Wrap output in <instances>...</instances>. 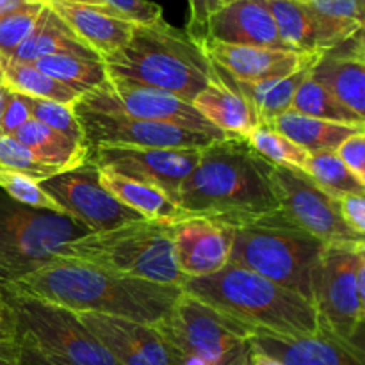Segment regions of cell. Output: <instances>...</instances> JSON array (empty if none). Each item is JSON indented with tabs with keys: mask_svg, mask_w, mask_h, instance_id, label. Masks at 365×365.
<instances>
[{
	"mask_svg": "<svg viewBox=\"0 0 365 365\" xmlns=\"http://www.w3.org/2000/svg\"><path fill=\"white\" fill-rule=\"evenodd\" d=\"M38 184L63 209L64 214L84 225L91 234L146 220L139 212L118 202L103 187L98 168L91 163L61 171Z\"/></svg>",
	"mask_w": 365,
	"mask_h": 365,
	"instance_id": "cell-13",
	"label": "cell"
},
{
	"mask_svg": "<svg viewBox=\"0 0 365 365\" xmlns=\"http://www.w3.org/2000/svg\"><path fill=\"white\" fill-rule=\"evenodd\" d=\"M27 102L29 110H31V120L46 125L52 130L66 135L71 141L86 145L84 134H82L81 125H78L77 118H75L73 107L64 106V103L50 102V100L32 98V96H27Z\"/></svg>",
	"mask_w": 365,
	"mask_h": 365,
	"instance_id": "cell-37",
	"label": "cell"
},
{
	"mask_svg": "<svg viewBox=\"0 0 365 365\" xmlns=\"http://www.w3.org/2000/svg\"><path fill=\"white\" fill-rule=\"evenodd\" d=\"M109 7L135 25H148L163 18L159 4L150 0H103Z\"/></svg>",
	"mask_w": 365,
	"mask_h": 365,
	"instance_id": "cell-41",
	"label": "cell"
},
{
	"mask_svg": "<svg viewBox=\"0 0 365 365\" xmlns=\"http://www.w3.org/2000/svg\"><path fill=\"white\" fill-rule=\"evenodd\" d=\"M230 2H234V0H223V4H225V6H227V4H230Z\"/></svg>",
	"mask_w": 365,
	"mask_h": 365,
	"instance_id": "cell-56",
	"label": "cell"
},
{
	"mask_svg": "<svg viewBox=\"0 0 365 365\" xmlns=\"http://www.w3.org/2000/svg\"><path fill=\"white\" fill-rule=\"evenodd\" d=\"M32 64L48 77L77 91L81 96L95 91L109 81L106 64L100 57L93 59L78 56H46Z\"/></svg>",
	"mask_w": 365,
	"mask_h": 365,
	"instance_id": "cell-32",
	"label": "cell"
},
{
	"mask_svg": "<svg viewBox=\"0 0 365 365\" xmlns=\"http://www.w3.org/2000/svg\"><path fill=\"white\" fill-rule=\"evenodd\" d=\"M9 95H11V89L7 88L6 84H0V118H2L4 109H6L7 100H9Z\"/></svg>",
	"mask_w": 365,
	"mask_h": 365,
	"instance_id": "cell-52",
	"label": "cell"
},
{
	"mask_svg": "<svg viewBox=\"0 0 365 365\" xmlns=\"http://www.w3.org/2000/svg\"><path fill=\"white\" fill-rule=\"evenodd\" d=\"M296 2H303V4H310L312 0H296Z\"/></svg>",
	"mask_w": 365,
	"mask_h": 365,
	"instance_id": "cell-55",
	"label": "cell"
},
{
	"mask_svg": "<svg viewBox=\"0 0 365 365\" xmlns=\"http://www.w3.org/2000/svg\"><path fill=\"white\" fill-rule=\"evenodd\" d=\"M29 120H31V110H29L27 96L11 91L6 109L0 118V134L13 135Z\"/></svg>",
	"mask_w": 365,
	"mask_h": 365,
	"instance_id": "cell-43",
	"label": "cell"
},
{
	"mask_svg": "<svg viewBox=\"0 0 365 365\" xmlns=\"http://www.w3.org/2000/svg\"><path fill=\"white\" fill-rule=\"evenodd\" d=\"M102 61L109 81L160 89L185 102H192L216 77L205 50L163 18L135 25L127 45Z\"/></svg>",
	"mask_w": 365,
	"mask_h": 365,
	"instance_id": "cell-3",
	"label": "cell"
},
{
	"mask_svg": "<svg viewBox=\"0 0 365 365\" xmlns=\"http://www.w3.org/2000/svg\"><path fill=\"white\" fill-rule=\"evenodd\" d=\"M0 189L6 192L14 202L24 203V205L36 207V209L53 210V212H63L59 205L39 187V184L25 175L16 173L0 168ZM64 214V212H63Z\"/></svg>",
	"mask_w": 365,
	"mask_h": 365,
	"instance_id": "cell-39",
	"label": "cell"
},
{
	"mask_svg": "<svg viewBox=\"0 0 365 365\" xmlns=\"http://www.w3.org/2000/svg\"><path fill=\"white\" fill-rule=\"evenodd\" d=\"M77 316L120 365H173L177 351L150 324L93 312Z\"/></svg>",
	"mask_w": 365,
	"mask_h": 365,
	"instance_id": "cell-16",
	"label": "cell"
},
{
	"mask_svg": "<svg viewBox=\"0 0 365 365\" xmlns=\"http://www.w3.org/2000/svg\"><path fill=\"white\" fill-rule=\"evenodd\" d=\"M11 287L73 312L123 317L150 327L163 321L182 294L178 285L123 277L71 259L48 264Z\"/></svg>",
	"mask_w": 365,
	"mask_h": 365,
	"instance_id": "cell-2",
	"label": "cell"
},
{
	"mask_svg": "<svg viewBox=\"0 0 365 365\" xmlns=\"http://www.w3.org/2000/svg\"><path fill=\"white\" fill-rule=\"evenodd\" d=\"M103 187L128 209L135 210L150 221H180V209L155 187L118 175L110 170H98Z\"/></svg>",
	"mask_w": 365,
	"mask_h": 365,
	"instance_id": "cell-27",
	"label": "cell"
},
{
	"mask_svg": "<svg viewBox=\"0 0 365 365\" xmlns=\"http://www.w3.org/2000/svg\"><path fill=\"white\" fill-rule=\"evenodd\" d=\"M13 135L25 148L31 150L39 163L56 168L57 171L73 170L88 163V146L71 141L66 135L52 130L36 120H29Z\"/></svg>",
	"mask_w": 365,
	"mask_h": 365,
	"instance_id": "cell-26",
	"label": "cell"
},
{
	"mask_svg": "<svg viewBox=\"0 0 365 365\" xmlns=\"http://www.w3.org/2000/svg\"><path fill=\"white\" fill-rule=\"evenodd\" d=\"M20 365H66L59 360L53 359H46V356L38 355V353H32L29 349L21 348V362Z\"/></svg>",
	"mask_w": 365,
	"mask_h": 365,
	"instance_id": "cell-47",
	"label": "cell"
},
{
	"mask_svg": "<svg viewBox=\"0 0 365 365\" xmlns=\"http://www.w3.org/2000/svg\"><path fill=\"white\" fill-rule=\"evenodd\" d=\"M0 310H11L9 307V287L0 282Z\"/></svg>",
	"mask_w": 365,
	"mask_h": 365,
	"instance_id": "cell-50",
	"label": "cell"
},
{
	"mask_svg": "<svg viewBox=\"0 0 365 365\" xmlns=\"http://www.w3.org/2000/svg\"><path fill=\"white\" fill-rule=\"evenodd\" d=\"M43 7L45 2L32 0L0 16V57L13 56L14 50L32 34Z\"/></svg>",
	"mask_w": 365,
	"mask_h": 365,
	"instance_id": "cell-36",
	"label": "cell"
},
{
	"mask_svg": "<svg viewBox=\"0 0 365 365\" xmlns=\"http://www.w3.org/2000/svg\"><path fill=\"white\" fill-rule=\"evenodd\" d=\"M364 253V242L327 245L312 282V305L319 327L356 346L365 317V296L356 285V264Z\"/></svg>",
	"mask_w": 365,
	"mask_h": 365,
	"instance_id": "cell-10",
	"label": "cell"
},
{
	"mask_svg": "<svg viewBox=\"0 0 365 365\" xmlns=\"http://www.w3.org/2000/svg\"><path fill=\"white\" fill-rule=\"evenodd\" d=\"M269 178L280 203V214L323 245H356V234L342 220L339 198L321 189L303 170L271 164Z\"/></svg>",
	"mask_w": 365,
	"mask_h": 365,
	"instance_id": "cell-11",
	"label": "cell"
},
{
	"mask_svg": "<svg viewBox=\"0 0 365 365\" xmlns=\"http://www.w3.org/2000/svg\"><path fill=\"white\" fill-rule=\"evenodd\" d=\"M309 6L319 24L323 52L364 29V0H312Z\"/></svg>",
	"mask_w": 365,
	"mask_h": 365,
	"instance_id": "cell-30",
	"label": "cell"
},
{
	"mask_svg": "<svg viewBox=\"0 0 365 365\" xmlns=\"http://www.w3.org/2000/svg\"><path fill=\"white\" fill-rule=\"evenodd\" d=\"M303 171L327 192L335 198L348 195H362L365 184L360 182L335 152H312L307 155Z\"/></svg>",
	"mask_w": 365,
	"mask_h": 365,
	"instance_id": "cell-34",
	"label": "cell"
},
{
	"mask_svg": "<svg viewBox=\"0 0 365 365\" xmlns=\"http://www.w3.org/2000/svg\"><path fill=\"white\" fill-rule=\"evenodd\" d=\"M0 168L16 171V173L25 175V177L32 178L36 182L46 180V178L61 173L56 168L45 166V164L39 163L32 155L31 150L25 148L14 135L9 134H0Z\"/></svg>",
	"mask_w": 365,
	"mask_h": 365,
	"instance_id": "cell-38",
	"label": "cell"
},
{
	"mask_svg": "<svg viewBox=\"0 0 365 365\" xmlns=\"http://www.w3.org/2000/svg\"><path fill=\"white\" fill-rule=\"evenodd\" d=\"M9 287L18 344L66 365H120L82 324L77 312Z\"/></svg>",
	"mask_w": 365,
	"mask_h": 365,
	"instance_id": "cell-9",
	"label": "cell"
},
{
	"mask_svg": "<svg viewBox=\"0 0 365 365\" xmlns=\"http://www.w3.org/2000/svg\"><path fill=\"white\" fill-rule=\"evenodd\" d=\"M75 107L95 110V113L125 114L138 120L155 121V123L175 125L192 132L212 135L216 139L228 138L207 121L191 102L178 98L171 93L160 89L127 86L120 82L107 81L98 89L78 96Z\"/></svg>",
	"mask_w": 365,
	"mask_h": 365,
	"instance_id": "cell-12",
	"label": "cell"
},
{
	"mask_svg": "<svg viewBox=\"0 0 365 365\" xmlns=\"http://www.w3.org/2000/svg\"><path fill=\"white\" fill-rule=\"evenodd\" d=\"M21 346L18 342H0V365H20Z\"/></svg>",
	"mask_w": 365,
	"mask_h": 365,
	"instance_id": "cell-46",
	"label": "cell"
},
{
	"mask_svg": "<svg viewBox=\"0 0 365 365\" xmlns=\"http://www.w3.org/2000/svg\"><path fill=\"white\" fill-rule=\"evenodd\" d=\"M182 291L252 328L280 335L319 330L317 312L309 299L235 264L209 277L187 278Z\"/></svg>",
	"mask_w": 365,
	"mask_h": 365,
	"instance_id": "cell-4",
	"label": "cell"
},
{
	"mask_svg": "<svg viewBox=\"0 0 365 365\" xmlns=\"http://www.w3.org/2000/svg\"><path fill=\"white\" fill-rule=\"evenodd\" d=\"M364 29L337 46L324 50L310 70V78L334 95L339 102L364 116L365 61Z\"/></svg>",
	"mask_w": 365,
	"mask_h": 365,
	"instance_id": "cell-20",
	"label": "cell"
},
{
	"mask_svg": "<svg viewBox=\"0 0 365 365\" xmlns=\"http://www.w3.org/2000/svg\"><path fill=\"white\" fill-rule=\"evenodd\" d=\"M189 2V21L187 32L189 38L205 50L209 43V20L214 13L225 6L223 0H187Z\"/></svg>",
	"mask_w": 365,
	"mask_h": 365,
	"instance_id": "cell-40",
	"label": "cell"
},
{
	"mask_svg": "<svg viewBox=\"0 0 365 365\" xmlns=\"http://www.w3.org/2000/svg\"><path fill=\"white\" fill-rule=\"evenodd\" d=\"M202 148H138V146H96L88 153V163L98 170L155 187L177 203L178 191L195 170Z\"/></svg>",
	"mask_w": 365,
	"mask_h": 365,
	"instance_id": "cell-14",
	"label": "cell"
},
{
	"mask_svg": "<svg viewBox=\"0 0 365 365\" xmlns=\"http://www.w3.org/2000/svg\"><path fill=\"white\" fill-rule=\"evenodd\" d=\"M271 127L291 139L294 145L305 150L307 153L312 152H335L342 143L351 135L364 132L365 125H346L335 123V121L316 120V118L302 116L292 110L280 114L269 121Z\"/></svg>",
	"mask_w": 365,
	"mask_h": 365,
	"instance_id": "cell-25",
	"label": "cell"
},
{
	"mask_svg": "<svg viewBox=\"0 0 365 365\" xmlns=\"http://www.w3.org/2000/svg\"><path fill=\"white\" fill-rule=\"evenodd\" d=\"M342 220L356 234H365V198L362 195H348L339 198Z\"/></svg>",
	"mask_w": 365,
	"mask_h": 365,
	"instance_id": "cell-44",
	"label": "cell"
},
{
	"mask_svg": "<svg viewBox=\"0 0 365 365\" xmlns=\"http://www.w3.org/2000/svg\"><path fill=\"white\" fill-rule=\"evenodd\" d=\"M282 41L294 52L321 53V36L309 4L296 0H266Z\"/></svg>",
	"mask_w": 365,
	"mask_h": 365,
	"instance_id": "cell-28",
	"label": "cell"
},
{
	"mask_svg": "<svg viewBox=\"0 0 365 365\" xmlns=\"http://www.w3.org/2000/svg\"><path fill=\"white\" fill-rule=\"evenodd\" d=\"M250 346L282 365H365L362 346L342 341L321 327L307 335H280L255 328Z\"/></svg>",
	"mask_w": 365,
	"mask_h": 365,
	"instance_id": "cell-17",
	"label": "cell"
},
{
	"mask_svg": "<svg viewBox=\"0 0 365 365\" xmlns=\"http://www.w3.org/2000/svg\"><path fill=\"white\" fill-rule=\"evenodd\" d=\"M289 110L302 114V116L316 118V120L335 121V123L346 125H365L364 116H359L349 107L339 102L334 95H330L327 89L321 88L317 82H314L310 75L309 78L302 82V86L296 91Z\"/></svg>",
	"mask_w": 365,
	"mask_h": 365,
	"instance_id": "cell-33",
	"label": "cell"
},
{
	"mask_svg": "<svg viewBox=\"0 0 365 365\" xmlns=\"http://www.w3.org/2000/svg\"><path fill=\"white\" fill-rule=\"evenodd\" d=\"M88 234L68 214L24 205L0 189V282L14 284L57 262L68 242Z\"/></svg>",
	"mask_w": 365,
	"mask_h": 365,
	"instance_id": "cell-7",
	"label": "cell"
},
{
	"mask_svg": "<svg viewBox=\"0 0 365 365\" xmlns=\"http://www.w3.org/2000/svg\"><path fill=\"white\" fill-rule=\"evenodd\" d=\"M0 63H2L4 70V84L11 91L32 96V98L64 103V106H73L81 96L71 88L43 73L32 63H16V61L6 59V57H0Z\"/></svg>",
	"mask_w": 365,
	"mask_h": 365,
	"instance_id": "cell-31",
	"label": "cell"
},
{
	"mask_svg": "<svg viewBox=\"0 0 365 365\" xmlns=\"http://www.w3.org/2000/svg\"><path fill=\"white\" fill-rule=\"evenodd\" d=\"M324 246L278 212L235 227L228 264L253 271L312 303L314 271Z\"/></svg>",
	"mask_w": 365,
	"mask_h": 365,
	"instance_id": "cell-6",
	"label": "cell"
},
{
	"mask_svg": "<svg viewBox=\"0 0 365 365\" xmlns=\"http://www.w3.org/2000/svg\"><path fill=\"white\" fill-rule=\"evenodd\" d=\"M248 145L252 146L253 152L257 155L262 157L264 160L271 164H277V166H287V168H296V170H303L305 166V160L309 153L303 148H299L298 145L291 141L289 138H285L282 132H278L277 128L271 127L269 123H259L250 135L246 138Z\"/></svg>",
	"mask_w": 365,
	"mask_h": 365,
	"instance_id": "cell-35",
	"label": "cell"
},
{
	"mask_svg": "<svg viewBox=\"0 0 365 365\" xmlns=\"http://www.w3.org/2000/svg\"><path fill=\"white\" fill-rule=\"evenodd\" d=\"M235 228L205 217H187L173 223V257L177 269L187 278L209 277L223 269L230 259Z\"/></svg>",
	"mask_w": 365,
	"mask_h": 365,
	"instance_id": "cell-18",
	"label": "cell"
},
{
	"mask_svg": "<svg viewBox=\"0 0 365 365\" xmlns=\"http://www.w3.org/2000/svg\"><path fill=\"white\" fill-rule=\"evenodd\" d=\"M173 365H205V364L198 359H192V356H185V355H180V353H177V355H175Z\"/></svg>",
	"mask_w": 365,
	"mask_h": 365,
	"instance_id": "cell-51",
	"label": "cell"
},
{
	"mask_svg": "<svg viewBox=\"0 0 365 365\" xmlns=\"http://www.w3.org/2000/svg\"><path fill=\"white\" fill-rule=\"evenodd\" d=\"M209 41L294 52L282 41L266 0H234L221 7L209 20Z\"/></svg>",
	"mask_w": 365,
	"mask_h": 365,
	"instance_id": "cell-21",
	"label": "cell"
},
{
	"mask_svg": "<svg viewBox=\"0 0 365 365\" xmlns=\"http://www.w3.org/2000/svg\"><path fill=\"white\" fill-rule=\"evenodd\" d=\"M214 70L216 77L196 95L191 103L223 134L248 138L250 132L260 123L255 107L235 88L221 68L214 64Z\"/></svg>",
	"mask_w": 365,
	"mask_h": 365,
	"instance_id": "cell-23",
	"label": "cell"
},
{
	"mask_svg": "<svg viewBox=\"0 0 365 365\" xmlns=\"http://www.w3.org/2000/svg\"><path fill=\"white\" fill-rule=\"evenodd\" d=\"M335 153L339 155V159L346 164L349 171L359 178L360 182L365 184V134L359 132V134L351 135V138L346 139Z\"/></svg>",
	"mask_w": 365,
	"mask_h": 365,
	"instance_id": "cell-42",
	"label": "cell"
},
{
	"mask_svg": "<svg viewBox=\"0 0 365 365\" xmlns=\"http://www.w3.org/2000/svg\"><path fill=\"white\" fill-rule=\"evenodd\" d=\"M205 53L216 66H220L234 81L257 84V82L287 77L302 68L316 64L323 52L302 53L209 41L205 46Z\"/></svg>",
	"mask_w": 365,
	"mask_h": 365,
	"instance_id": "cell-19",
	"label": "cell"
},
{
	"mask_svg": "<svg viewBox=\"0 0 365 365\" xmlns=\"http://www.w3.org/2000/svg\"><path fill=\"white\" fill-rule=\"evenodd\" d=\"M250 365H282V364H278L277 360L269 359V356L262 355V353L252 351V360H250Z\"/></svg>",
	"mask_w": 365,
	"mask_h": 365,
	"instance_id": "cell-49",
	"label": "cell"
},
{
	"mask_svg": "<svg viewBox=\"0 0 365 365\" xmlns=\"http://www.w3.org/2000/svg\"><path fill=\"white\" fill-rule=\"evenodd\" d=\"M175 221H134L68 242L63 259L78 260L110 273L182 287L187 277L173 257Z\"/></svg>",
	"mask_w": 365,
	"mask_h": 365,
	"instance_id": "cell-5",
	"label": "cell"
},
{
	"mask_svg": "<svg viewBox=\"0 0 365 365\" xmlns=\"http://www.w3.org/2000/svg\"><path fill=\"white\" fill-rule=\"evenodd\" d=\"M0 342H18L13 310H0Z\"/></svg>",
	"mask_w": 365,
	"mask_h": 365,
	"instance_id": "cell-45",
	"label": "cell"
},
{
	"mask_svg": "<svg viewBox=\"0 0 365 365\" xmlns=\"http://www.w3.org/2000/svg\"><path fill=\"white\" fill-rule=\"evenodd\" d=\"M312 66L314 64H310V66L302 68V70L294 71V73L287 75V77L257 82V84L237 82L234 81L230 75H227V77L234 82L235 88L250 100V103H252L253 107H255L260 123H269L274 118L287 113V110L291 109L292 98H294L296 91H298V88L302 86V82L305 81V78H309Z\"/></svg>",
	"mask_w": 365,
	"mask_h": 365,
	"instance_id": "cell-29",
	"label": "cell"
},
{
	"mask_svg": "<svg viewBox=\"0 0 365 365\" xmlns=\"http://www.w3.org/2000/svg\"><path fill=\"white\" fill-rule=\"evenodd\" d=\"M45 4L100 57L123 48L135 27V24L109 6H91L66 0H48Z\"/></svg>",
	"mask_w": 365,
	"mask_h": 365,
	"instance_id": "cell-22",
	"label": "cell"
},
{
	"mask_svg": "<svg viewBox=\"0 0 365 365\" xmlns=\"http://www.w3.org/2000/svg\"><path fill=\"white\" fill-rule=\"evenodd\" d=\"M43 2H48V0H43ZM66 2H78V4H91V6H107L103 0H66Z\"/></svg>",
	"mask_w": 365,
	"mask_h": 365,
	"instance_id": "cell-53",
	"label": "cell"
},
{
	"mask_svg": "<svg viewBox=\"0 0 365 365\" xmlns=\"http://www.w3.org/2000/svg\"><path fill=\"white\" fill-rule=\"evenodd\" d=\"M153 328L175 351L205 365H250L252 360L250 339L255 328L184 291Z\"/></svg>",
	"mask_w": 365,
	"mask_h": 365,
	"instance_id": "cell-8",
	"label": "cell"
},
{
	"mask_svg": "<svg viewBox=\"0 0 365 365\" xmlns=\"http://www.w3.org/2000/svg\"><path fill=\"white\" fill-rule=\"evenodd\" d=\"M73 107L75 118L89 150L96 146H138V148H205L220 141L212 135L175 125L138 120L125 114L95 113Z\"/></svg>",
	"mask_w": 365,
	"mask_h": 365,
	"instance_id": "cell-15",
	"label": "cell"
},
{
	"mask_svg": "<svg viewBox=\"0 0 365 365\" xmlns=\"http://www.w3.org/2000/svg\"><path fill=\"white\" fill-rule=\"evenodd\" d=\"M29 2H32V0H0V16H4V14L11 13V11L18 9V7L25 6Z\"/></svg>",
	"mask_w": 365,
	"mask_h": 365,
	"instance_id": "cell-48",
	"label": "cell"
},
{
	"mask_svg": "<svg viewBox=\"0 0 365 365\" xmlns=\"http://www.w3.org/2000/svg\"><path fill=\"white\" fill-rule=\"evenodd\" d=\"M46 56H78L93 59L100 57L45 4L32 34L14 50L13 56L6 59L16 63H34Z\"/></svg>",
	"mask_w": 365,
	"mask_h": 365,
	"instance_id": "cell-24",
	"label": "cell"
},
{
	"mask_svg": "<svg viewBox=\"0 0 365 365\" xmlns=\"http://www.w3.org/2000/svg\"><path fill=\"white\" fill-rule=\"evenodd\" d=\"M271 163L253 152L246 138L228 135L200 150V159L178 191L182 220L205 217L230 227L255 223L280 212L269 178Z\"/></svg>",
	"mask_w": 365,
	"mask_h": 365,
	"instance_id": "cell-1",
	"label": "cell"
},
{
	"mask_svg": "<svg viewBox=\"0 0 365 365\" xmlns=\"http://www.w3.org/2000/svg\"><path fill=\"white\" fill-rule=\"evenodd\" d=\"M0 84H4V70H2V63H0Z\"/></svg>",
	"mask_w": 365,
	"mask_h": 365,
	"instance_id": "cell-54",
	"label": "cell"
}]
</instances>
